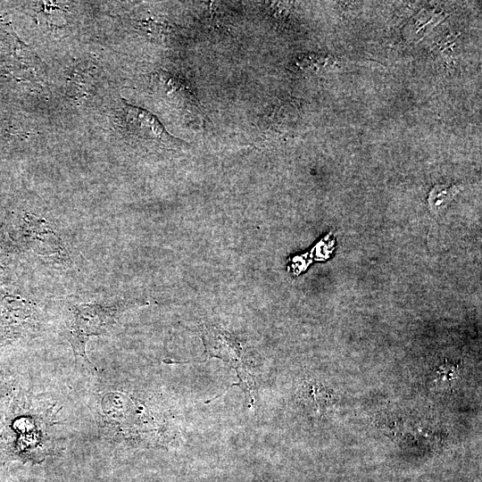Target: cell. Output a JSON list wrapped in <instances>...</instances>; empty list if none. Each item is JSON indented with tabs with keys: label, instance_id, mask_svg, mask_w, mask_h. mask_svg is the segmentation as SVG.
Returning a JSON list of instances; mask_svg holds the SVG:
<instances>
[{
	"label": "cell",
	"instance_id": "obj_1",
	"mask_svg": "<svg viewBox=\"0 0 482 482\" xmlns=\"http://www.w3.org/2000/svg\"><path fill=\"white\" fill-rule=\"evenodd\" d=\"M124 306L119 302L87 303L75 304L71 308L67 326L69 341L75 357H80L91 364L86 354L87 342L92 337L108 332Z\"/></svg>",
	"mask_w": 482,
	"mask_h": 482
},
{
	"label": "cell",
	"instance_id": "obj_2",
	"mask_svg": "<svg viewBox=\"0 0 482 482\" xmlns=\"http://www.w3.org/2000/svg\"><path fill=\"white\" fill-rule=\"evenodd\" d=\"M298 399L304 410L313 415H322L333 402L331 392L313 381L302 384Z\"/></svg>",
	"mask_w": 482,
	"mask_h": 482
}]
</instances>
